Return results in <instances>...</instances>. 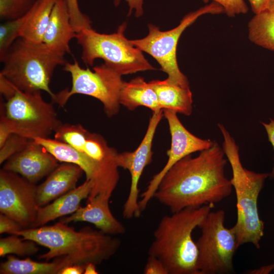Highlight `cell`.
<instances>
[{"label":"cell","instance_id":"cell-1","mask_svg":"<svg viewBox=\"0 0 274 274\" xmlns=\"http://www.w3.org/2000/svg\"><path fill=\"white\" fill-rule=\"evenodd\" d=\"M225 156L222 148L214 141L198 156L184 157L165 174L154 198L172 213L220 202L233 189L225 174L228 161Z\"/></svg>","mask_w":274,"mask_h":274},{"label":"cell","instance_id":"cell-2","mask_svg":"<svg viewBox=\"0 0 274 274\" xmlns=\"http://www.w3.org/2000/svg\"><path fill=\"white\" fill-rule=\"evenodd\" d=\"M13 234L47 248L48 251L39 255V259L49 261L63 258L66 266H86L90 263L99 265L114 256L121 244L119 238L99 230L85 227L77 231L60 221L52 225L23 229Z\"/></svg>","mask_w":274,"mask_h":274},{"label":"cell","instance_id":"cell-3","mask_svg":"<svg viewBox=\"0 0 274 274\" xmlns=\"http://www.w3.org/2000/svg\"><path fill=\"white\" fill-rule=\"evenodd\" d=\"M214 207L188 208L163 216L153 232L148 255L159 259L168 274H199L198 249L192 232Z\"/></svg>","mask_w":274,"mask_h":274},{"label":"cell","instance_id":"cell-4","mask_svg":"<svg viewBox=\"0 0 274 274\" xmlns=\"http://www.w3.org/2000/svg\"><path fill=\"white\" fill-rule=\"evenodd\" d=\"M218 126L222 134V149L232 173L230 180L236 199L237 219L233 226L238 247L250 243L260 248V242L264 234V223L258 210V199L269 173H259L244 167L241 162L239 147L225 126Z\"/></svg>","mask_w":274,"mask_h":274},{"label":"cell","instance_id":"cell-5","mask_svg":"<svg viewBox=\"0 0 274 274\" xmlns=\"http://www.w3.org/2000/svg\"><path fill=\"white\" fill-rule=\"evenodd\" d=\"M64 56L43 42L19 38L1 60L0 74L23 91L47 92L53 101L56 93L49 84L55 68L65 64Z\"/></svg>","mask_w":274,"mask_h":274},{"label":"cell","instance_id":"cell-6","mask_svg":"<svg viewBox=\"0 0 274 274\" xmlns=\"http://www.w3.org/2000/svg\"><path fill=\"white\" fill-rule=\"evenodd\" d=\"M126 23L111 34L99 33L92 28L76 33L75 38L82 49L81 58L86 65L102 59L104 63L121 76L156 68L125 36Z\"/></svg>","mask_w":274,"mask_h":274},{"label":"cell","instance_id":"cell-7","mask_svg":"<svg viewBox=\"0 0 274 274\" xmlns=\"http://www.w3.org/2000/svg\"><path fill=\"white\" fill-rule=\"evenodd\" d=\"M222 13H224L223 8L212 2L186 15L179 24L172 29L161 31L159 27L149 24V33L146 37L130 42L142 51L153 57L160 65L161 70L167 74L168 80L181 86L190 87L187 78L180 71L178 64L176 52L179 40L183 31L201 16Z\"/></svg>","mask_w":274,"mask_h":274},{"label":"cell","instance_id":"cell-8","mask_svg":"<svg viewBox=\"0 0 274 274\" xmlns=\"http://www.w3.org/2000/svg\"><path fill=\"white\" fill-rule=\"evenodd\" d=\"M5 100L1 101V113L10 122L15 133L28 139L49 138L62 123L41 91L24 92L17 87Z\"/></svg>","mask_w":274,"mask_h":274},{"label":"cell","instance_id":"cell-9","mask_svg":"<svg viewBox=\"0 0 274 274\" xmlns=\"http://www.w3.org/2000/svg\"><path fill=\"white\" fill-rule=\"evenodd\" d=\"M64 71L70 73L72 79L71 89H65L56 93L54 102L63 107L74 94L90 96L102 104L107 116L112 117L119 110V93L123 83L121 76L104 63L93 67L82 68L77 61L66 62Z\"/></svg>","mask_w":274,"mask_h":274},{"label":"cell","instance_id":"cell-10","mask_svg":"<svg viewBox=\"0 0 274 274\" xmlns=\"http://www.w3.org/2000/svg\"><path fill=\"white\" fill-rule=\"evenodd\" d=\"M225 219L223 210L211 211L199 227L201 235L196 244L199 274H223L233 270V258L239 247L233 227H226Z\"/></svg>","mask_w":274,"mask_h":274},{"label":"cell","instance_id":"cell-11","mask_svg":"<svg viewBox=\"0 0 274 274\" xmlns=\"http://www.w3.org/2000/svg\"><path fill=\"white\" fill-rule=\"evenodd\" d=\"M33 141L43 146L58 161L73 163L82 168L86 179L92 183L88 201L99 194L112 196L119 179L115 149L109 147L101 159L95 160L55 139L36 138Z\"/></svg>","mask_w":274,"mask_h":274},{"label":"cell","instance_id":"cell-12","mask_svg":"<svg viewBox=\"0 0 274 274\" xmlns=\"http://www.w3.org/2000/svg\"><path fill=\"white\" fill-rule=\"evenodd\" d=\"M37 186L20 175L0 170V212L16 221L23 229L30 228L39 207Z\"/></svg>","mask_w":274,"mask_h":274},{"label":"cell","instance_id":"cell-13","mask_svg":"<svg viewBox=\"0 0 274 274\" xmlns=\"http://www.w3.org/2000/svg\"><path fill=\"white\" fill-rule=\"evenodd\" d=\"M163 112L168 124L171 146L167 152L168 159L165 165L153 177L146 189L141 194L139 206L142 212L154 198L163 177L174 164L188 155L209 148L214 142L210 139H202L191 133L184 127L175 111L164 109Z\"/></svg>","mask_w":274,"mask_h":274},{"label":"cell","instance_id":"cell-14","mask_svg":"<svg viewBox=\"0 0 274 274\" xmlns=\"http://www.w3.org/2000/svg\"><path fill=\"white\" fill-rule=\"evenodd\" d=\"M163 110L153 112L147 130L141 143L133 152L118 153L116 162L119 167L127 169L131 176L128 196L124 203L123 216L126 219L139 217L142 211L139 206V180L145 167L152 161V146L155 133L163 115Z\"/></svg>","mask_w":274,"mask_h":274},{"label":"cell","instance_id":"cell-15","mask_svg":"<svg viewBox=\"0 0 274 274\" xmlns=\"http://www.w3.org/2000/svg\"><path fill=\"white\" fill-rule=\"evenodd\" d=\"M58 162L43 146L31 140L24 150L7 160L3 168L36 184L48 176L59 165Z\"/></svg>","mask_w":274,"mask_h":274},{"label":"cell","instance_id":"cell-16","mask_svg":"<svg viewBox=\"0 0 274 274\" xmlns=\"http://www.w3.org/2000/svg\"><path fill=\"white\" fill-rule=\"evenodd\" d=\"M110 196L99 194L80 207L68 216L61 217L59 221L68 224L72 222H87L93 224L98 230L109 235L125 233V226L113 215L109 206Z\"/></svg>","mask_w":274,"mask_h":274},{"label":"cell","instance_id":"cell-17","mask_svg":"<svg viewBox=\"0 0 274 274\" xmlns=\"http://www.w3.org/2000/svg\"><path fill=\"white\" fill-rule=\"evenodd\" d=\"M84 173L79 166L67 162L59 164L41 184L37 186L36 199L39 207L76 187Z\"/></svg>","mask_w":274,"mask_h":274},{"label":"cell","instance_id":"cell-18","mask_svg":"<svg viewBox=\"0 0 274 274\" xmlns=\"http://www.w3.org/2000/svg\"><path fill=\"white\" fill-rule=\"evenodd\" d=\"M76 36L65 0H56L42 42L51 49L64 55L71 53L69 43Z\"/></svg>","mask_w":274,"mask_h":274},{"label":"cell","instance_id":"cell-19","mask_svg":"<svg viewBox=\"0 0 274 274\" xmlns=\"http://www.w3.org/2000/svg\"><path fill=\"white\" fill-rule=\"evenodd\" d=\"M92 188V182L86 179L82 185L55 199L52 202L39 207L31 227L42 226L58 218L74 213L80 207L82 200L88 198Z\"/></svg>","mask_w":274,"mask_h":274},{"label":"cell","instance_id":"cell-20","mask_svg":"<svg viewBox=\"0 0 274 274\" xmlns=\"http://www.w3.org/2000/svg\"><path fill=\"white\" fill-rule=\"evenodd\" d=\"M155 91L161 110L168 109L186 116L192 112V94L190 87L176 84L167 78L149 82Z\"/></svg>","mask_w":274,"mask_h":274},{"label":"cell","instance_id":"cell-21","mask_svg":"<svg viewBox=\"0 0 274 274\" xmlns=\"http://www.w3.org/2000/svg\"><path fill=\"white\" fill-rule=\"evenodd\" d=\"M119 99L120 105L130 111L140 106L148 108L153 112L161 110L155 91L140 77L127 82L123 81Z\"/></svg>","mask_w":274,"mask_h":274},{"label":"cell","instance_id":"cell-22","mask_svg":"<svg viewBox=\"0 0 274 274\" xmlns=\"http://www.w3.org/2000/svg\"><path fill=\"white\" fill-rule=\"evenodd\" d=\"M62 258L53 259L51 262H38L29 258H17L8 255L6 261L0 264L1 274H58L65 267Z\"/></svg>","mask_w":274,"mask_h":274},{"label":"cell","instance_id":"cell-23","mask_svg":"<svg viewBox=\"0 0 274 274\" xmlns=\"http://www.w3.org/2000/svg\"><path fill=\"white\" fill-rule=\"evenodd\" d=\"M56 0H36L26 14L21 39L31 42H42L53 7Z\"/></svg>","mask_w":274,"mask_h":274},{"label":"cell","instance_id":"cell-24","mask_svg":"<svg viewBox=\"0 0 274 274\" xmlns=\"http://www.w3.org/2000/svg\"><path fill=\"white\" fill-rule=\"evenodd\" d=\"M248 30L251 42L274 51V14L270 10L255 14L248 24Z\"/></svg>","mask_w":274,"mask_h":274},{"label":"cell","instance_id":"cell-25","mask_svg":"<svg viewBox=\"0 0 274 274\" xmlns=\"http://www.w3.org/2000/svg\"><path fill=\"white\" fill-rule=\"evenodd\" d=\"M89 132L80 124L61 123L54 131V139L83 152Z\"/></svg>","mask_w":274,"mask_h":274},{"label":"cell","instance_id":"cell-26","mask_svg":"<svg viewBox=\"0 0 274 274\" xmlns=\"http://www.w3.org/2000/svg\"><path fill=\"white\" fill-rule=\"evenodd\" d=\"M19 236L16 234H10L0 239V257L12 254L18 256L27 257L33 255L39 251L38 244Z\"/></svg>","mask_w":274,"mask_h":274},{"label":"cell","instance_id":"cell-27","mask_svg":"<svg viewBox=\"0 0 274 274\" xmlns=\"http://www.w3.org/2000/svg\"><path fill=\"white\" fill-rule=\"evenodd\" d=\"M26 14L19 18L5 21L0 25V60L21 36L26 21Z\"/></svg>","mask_w":274,"mask_h":274},{"label":"cell","instance_id":"cell-28","mask_svg":"<svg viewBox=\"0 0 274 274\" xmlns=\"http://www.w3.org/2000/svg\"><path fill=\"white\" fill-rule=\"evenodd\" d=\"M36 0H0V18L8 21L16 19L26 14Z\"/></svg>","mask_w":274,"mask_h":274},{"label":"cell","instance_id":"cell-29","mask_svg":"<svg viewBox=\"0 0 274 274\" xmlns=\"http://www.w3.org/2000/svg\"><path fill=\"white\" fill-rule=\"evenodd\" d=\"M31 140L17 133H13L0 147V164L24 150Z\"/></svg>","mask_w":274,"mask_h":274},{"label":"cell","instance_id":"cell-30","mask_svg":"<svg viewBox=\"0 0 274 274\" xmlns=\"http://www.w3.org/2000/svg\"><path fill=\"white\" fill-rule=\"evenodd\" d=\"M71 17L72 24L78 33L86 28L91 27V21L89 17L80 10L78 0H65Z\"/></svg>","mask_w":274,"mask_h":274},{"label":"cell","instance_id":"cell-31","mask_svg":"<svg viewBox=\"0 0 274 274\" xmlns=\"http://www.w3.org/2000/svg\"><path fill=\"white\" fill-rule=\"evenodd\" d=\"M204 2L211 1L221 5L224 9V13L230 17L239 14H245L249 8L244 0H202Z\"/></svg>","mask_w":274,"mask_h":274},{"label":"cell","instance_id":"cell-32","mask_svg":"<svg viewBox=\"0 0 274 274\" xmlns=\"http://www.w3.org/2000/svg\"><path fill=\"white\" fill-rule=\"evenodd\" d=\"M145 274H168V271L162 262L156 257L148 255L144 268Z\"/></svg>","mask_w":274,"mask_h":274},{"label":"cell","instance_id":"cell-33","mask_svg":"<svg viewBox=\"0 0 274 274\" xmlns=\"http://www.w3.org/2000/svg\"><path fill=\"white\" fill-rule=\"evenodd\" d=\"M23 229V228L14 219L1 213L0 233H7L10 234Z\"/></svg>","mask_w":274,"mask_h":274},{"label":"cell","instance_id":"cell-34","mask_svg":"<svg viewBox=\"0 0 274 274\" xmlns=\"http://www.w3.org/2000/svg\"><path fill=\"white\" fill-rule=\"evenodd\" d=\"M13 133H15L14 128L4 114L1 113L0 117V147H1Z\"/></svg>","mask_w":274,"mask_h":274},{"label":"cell","instance_id":"cell-35","mask_svg":"<svg viewBox=\"0 0 274 274\" xmlns=\"http://www.w3.org/2000/svg\"><path fill=\"white\" fill-rule=\"evenodd\" d=\"M121 0H114L115 6H117ZM128 4L129 9L128 15H130L133 10H135V16L139 17L143 14V4L144 0H125Z\"/></svg>","mask_w":274,"mask_h":274},{"label":"cell","instance_id":"cell-36","mask_svg":"<svg viewBox=\"0 0 274 274\" xmlns=\"http://www.w3.org/2000/svg\"><path fill=\"white\" fill-rule=\"evenodd\" d=\"M255 14L269 9L272 0H248Z\"/></svg>","mask_w":274,"mask_h":274},{"label":"cell","instance_id":"cell-37","mask_svg":"<svg viewBox=\"0 0 274 274\" xmlns=\"http://www.w3.org/2000/svg\"><path fill=\"white\" fill-rule=\"evenodd\" d=\"M269 121V122L268 123L263 122H260V123L264 126L267 134L268 139L271 144L274 150V120L270 119ZM269 178L274 179V163L272 170L269 173Z\"/></svg>","mask_w":274,"mask_h":274},{"label":"cell","instance_id":"cell-38","mask_svg":"<svg viewBox=\"0 0 274 274\" xmlns=\"http://www.w3.org/2000/svg\"><path fill=\"white\" fill-rule=\"evenodd\" d=\"M85 266L81 265H70L62 268L58 274H82L84 273Z\"/></svg>","mask_w":274,"mask_h":274},{"label":"cell","instance_id":"cell-39","mask_svg":"<svg viewBox=\"0 0 274 274\" xmlns=\"http://www.w3.org/2000/svg\"><path fill=\"white\" fill-rule=\"evenodd\" d=\"M274 269V263L269 265H264L259 268L251 270L248 273L249 274H268Z\"/></svg>","mask_w":274,"mask_h":274},{"label":"cell","instance_id":"cell-40","mask_svg":"<svg viewBox=\"0 0 274 274\" xmlns=\"http://www.w3.org/2000/svg\"><path fill=\"white\" fill-rule=\"evenodd\" d=\"M98 273L96 270V265L93 263L88 264L85 268L84 274H97Z\"/></svg>","mask_w":274,"mask_h":274},{"label":"cell","instance_id":"cell-41","mask_svg":"<svg viewBox=\"0 0 274 274\" xmlns=\"http://www.w3.org/2000/svg\"><path fill=\"white\" fill-rule=\"evenodd\" d=\"M269 10L274 14V0H272Z\"/></svg>","mask_w":274,"mask_h":274}]
</instances>
